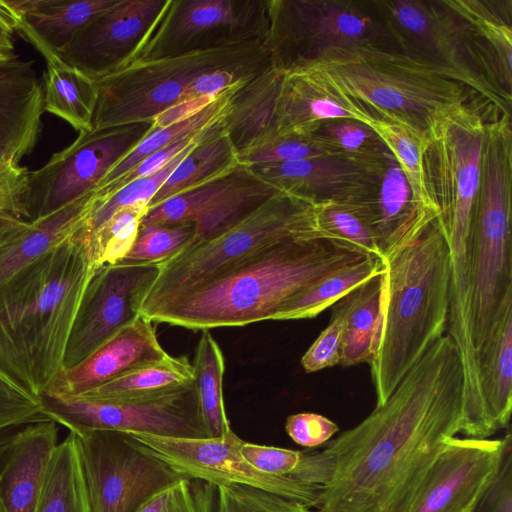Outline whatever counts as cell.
I'll return each mask as SVG.
<instances>
[{"label": "cell", "mask_w": 512, "mask_h": 512, "mask_svg": "<svg viewBox=\"0 0 512 512\" xmlns=\"http://www.w3.org/2000/svg\"><path fill=\"white\" fill-rule=\"evenodd\" d=\"M120 0H0L14 25L44 57L59 53L78 31Z\"/></svg>", "instance_id": "cell-24"}, {"label": "cell", "mask_w": 512, "mask_h": 512, "mask_svg": "<svg viewBox=\"0 0 512 512\" xmlns=\"http://www.w3.org/2000/svg\"><path fill=\"white\" fill-rule=\"evenodd\" d=\"M170 355L158 342L152 321L140 315L77 365L63 368L46 391L79 396Z\"/></svg>", "instance_id": "cell-22"}, {"label": "cell", "mask_w": 512, "mask_h": 512, "mask_svg": "<svg viewBox=\"0 0 512 512\" xmlns=\"http://www.w3.org/2000/svg\"><path fill=\"white\" fill-rule=\"evenodd\" d=\"M19 162L11 151L0 146V208L23 217L22 196L29 171Z\"/></svg>", "instance_id": "cell-50"}, {"label": "cell", "mask_w": 512, "mask_h": 512, "mask_svg": "<svg viewBox=\"0 0 512 512\" xmlns=\"http://www.w3.org/2000/svg\"><path fill=\"white\" fill-rule=\"evenodd\" d=\"M267 1L168 0L131 63L264 42Z\"/></svg>", "instance_id": "cell-12"}, {"label": "cell", "mask_w": 512, "mask_h": 512, "mask_svg": "<svg viewBox=\"0 0 512 512\" xmlns=\"http://www.w3.org/2000/svg\"><path fill=\"white\" fill-rule=\"evenodd\" d=\"M50 420L40 397L0 368V431Z\"/></svg>", "instance_id": "cell-46"}, {"label": "cell", "mask_w": 512, "mask_h": 512, "mask_svg": "<svg viewBox=\"0 0 512 512\" xmlns=\"http://www.w3.org/2000/svg\"><path fill=\"white\" fill-rule=\"evenodd\" d=\"M195 237L192 222L140 226L131 249L117 264H162L190 246Z\"/></svg>", "instance_id": "cell-40"}, {"label": "cell", "mask_w": 512, "mask_h": 512, "mask_svg": "<svg viewBox=\"0 0 512 512\" xmlns=\"http://www.w3.org/2000/svg\"><path fill=\"white\" fill-rule=\"evenodd\" d=\"M221 122L222 120L153 175L136 179L106 197H95V202L88 219L89 235L104 224L119 209L137 203L149 205L151 199L182 159L202 140L216 131L221 126Z\"/></svg>", "instance_id": "cell-39"}, {"label": "cell", "mask_w": 512, "mask_h": 512, "mask_svg": "<svg viewBox=\"0 0 512 512\" xmlns=\"http://www.w3.org/2000/svg\"><path fill=\"white\" fill-rule=\"evenodd\" d=\"M381 260V333L370 363L376 405L447 331L451 292L450 251L437 219Z\"/></svg>", "instance_id": "cell-5"}, {"label": "cell", "mask_w": 512, "mask_h": 512, "mask_svg": "<svg viewBox=\"0 0 512 512\" xmlns=\"http://www.w3.org/2000/svg\"><path fill=\"white\" fill-rule=\"evenodd\" d=\"M58 444V427L52 420L17 430L0 462L4 512H36Z\"/></svg>", "instance_id": "cell-23"}, {"label": "cell", "mask_w": 512, "mask_h": 512, "mask_svg": "<svg viewBox=\"0 0 512 512\" xmlns=\"http://www.w3.org/2000/svg\"><path fill=\"white\" fill-rule=\"evenodd\" d=\"M240 453L253 468L264 474L290 477L304 452L244 441Z\"/></svg>", "instance_id": "cell-47"}, {"label": "cell", "mask_w": 512, "mask_h": 512, "mask_svg": "<svg viewBox=\"0 0 512 512\" xmlns=\"http://www.w3.org/2000/svg\"><path fill=\"white\" fill-rule=\"evenodd\" d=\"M192 367L200 414L208 438L229 434L232 429L226 415L222 392L224 357L208 330H203Z\"/></svg>", "instance_id": "cell-30"}, {"label": "cell", "mask_w": 512, "mask_h": 512, "mask_svg": "<svg viewBox=\"0 0 512 512\" xmlns=\"http://www.w3.org/2000/svg\"><path fill=\"white\" fill-rule=\"evenodd\" d=\"M192 382L193 367L187 359L170 356L165 361L136 369L79 396L96 400L150 397Z\"/></svg>", "instance_id": "cell-32"}, {"label": "cell", "mask_w": 512, "mask_h": 512, "mask_svg": "<svg viewBox=\"0 0 512 512\" xmlns=\"http://www.w3.org/2000/svg\"><path fill=\"white\" fill-rule=\"evenodd\" d=\"M0 512H4V508H3V505H2L1 499H0Z\"/></svg>", "instance_id": "cell-56"}, {"label": "cell", "mask_w": 512, "mask_h": 512, "mask_svg": "<svg viewBox=\"0 0 512 512\" xmlns=\"http://www.w3.org/2000/svg\"><path fill=\"white\" fill-rule=\"evenodd\" d=\"M319 236L326 237L319 229L317 204L279 191L222 235L190 245L162 263L142 309L207 279L259 248L282 240Z\"/></svg>", "instance_id": "cell-9"}, {"label": "cell", "mask_w": 512, "mask_h": 512, "mask_svg": "<svg viewBox=\"0 0 512 512\" xmlns=\"http://www.w3.org/2000/svg\"><path fill=\"white\" fill-rule=\"evenodd\" d=\"M343 323L332 316L328 326L320 333L301 358L307 373L333 367L341 363Z\"/></svg>", "instance_id": "cell-48"}, {"label": "cell", "mask_w": 512, "mask_h": 512, "mask_svg": "<svg viewBox=\"0 0 512 512\" xmlns=\"http://www.w3.org/2000/svg\"><path fill=\"white\" fill-rule=\"evenodd\" d=\"M74 435L90 512H137L152 495L186 478L125 432Z\"/></svg>", "instance_id": "cell-13"}, {"label": "cell", "mask_w": 512, "mask_h": 512, "mask_svg": "<svg viewBox=\"0 0 512 512\" xmlns=\"http://www.w3.org/2000/svg\"><path fill=\"white\" fill-rule=\"evenodd\" d=\"M471 512H512V437L507 440L496 475Z\"/></svg>", "instance_id": "cell-49"}, {"label": "cell", "mask_w": 512, "mask_h": 512, "mask_svg": "<svg viewBox=\"0 0 512 512\" xmlns=\"http://www.w3.org/2000/svg\"><path fill=\"white\" fill-rule=\"evenodd\" d=\"M264 45L271 66L290 70L329 47L377 43L376 23L351 2L268 0Z\"/></svg>", "instance_id": "cell-15"}, {"label": "cell", "mask_w": 512, "mask_h": 512, "mask_svg": "<svg viewBox=\"0 0 512 512\" xmlns=\"http://www.w3.org/2000/svg\"><path fill=\"white\" fill-rule=\"evenodd\" d=\"M277 192L239 164L226 175L149 209L140 226L192 222L196 226L194 245L230 230Z\"/></svg>", "instance_id": "cell-18"}, {"label": "cell", "mask_w": 512, "mask_h": 512, "mask_svg": "<svg viewBox=\"0 0 512 512\" xmlns=\"http://www.w3.org/2000/svg\"><path fill=\"white\" fill-rule=\"evenodd\" d=\"M160 272L159 263L98 267L73 326L64 368L82 362L137 320Z\"/></svg>", "instance_id": "cell-17"}, {"label": "cell", "mask_w": 512, "mask_h": 512, "mask_svg": "<svg viewBox=\"0 0 512 512\" xmlns=\"http://www.w3.org/2000/svg\"><path fill=\"white\" fill-rule=\"evenodd\" d=\"M463 418L462 361L444 334L383 404L322 450L304 452L290 477L320 487L318 512H407Z\"/></svg>", "instance_id": "cell-1"}, {"label": "cell", "mask_w": 512, "mask_h": 512, "mask_svg": "<svg viewBox=\"0 0 512 512\" xmlns=\"http://www.w3.org/2000/svg\"><path fill=\"white\" fill-rule=\"evenodd\" d=\"M479 110L468 104L451 115L438 127L423 152L425 182L448 243L451 287L456 292L465 291L468 285L486 125Z\"/></svg>", "instance_id": "cell-8"}, {"label": "cell", "mask_w": 512, "mask_h": 512, "mask_svg": "<svg viewBox=\"0 0 512 512\" xmlns=\"http://www.w3.org/2000/svg\"><path fill=\"white\" fill-rule=\"evenodd\" d=\"M153 129L150 121L79 133L42 167L28 172L23 217L33 220L93 193L110 169Z\"/></svg>", "instance_id": "cell-11"}, {"label": "cell", "mask_w": 512, "mask_h": 512, "mask_svg": "<svg viewBox=\"0 0 512 512\" xmlns=\"http://www.w3.org/2000/svg\"><path fill=\"white\" fill-rule=\"evenodd\" d=\"M47 416L80 435L91 431L208 438L194 382L150 397L96 400L49 391L40 396Z\"/></svg>", "instance_id": "cell-10"}, {"label": "cell", "mask_w": 512, "mask_h": 512, "mask_svg": "<svg viewBox=\"0 0 512 512\" xmlns=\"http://www.w3.org/2000/svg\"><path fill=\"white\" fill-rule=\"evenodd\" d=\"M382 274L355 287L334 303L332 316L343 323L341 365L370 364L381 333Z\"/></svg>", "instance_id": "cell-27"}, {"label": "cell", "mask_w": 512, "mask_h": 512, "mask_svg": "<svg viewBox=\"0 0 512 512\" xmlns=\"http://www.w3.org/2000/svg\"><path fill=\"white\" fill-rule=\"evenodd\" d=\"M239 88L223 93L214 102L191 117L166 127L153 129L136 147L110 169L97 185L94 192H98L113 184L151 154L220 122L227 111L233 94Z\"/></svg>", "instance_id": "cell-31"}, {"label": "cell", "mask_w": 512, "mask_h": 512, "mask_svg": "<svg viewBox=\"0 0 512 512\" xmlns=\"http://www.w3.org/2000/svg\"><path fill=\"white\" fill-rule=\"evenodd\" d=\"M140 448L182 476L214 486L255 487L314 508L320 487L295 479L264 474L241 455L243 440L233 431L215 438H180L125 432Z\"/></svg>", "instance_id": "cell-16"}, {"label": "cell", "mask_w": 512, "mask_h": 512, "mask_svg": "<svg viewBox=\"0 0 512 512\" xmlns=\"http://www.w3.org/2000/svg\"><path fill=\"white\" fill-rule=\"evenodd\" d=\"M94 192L33 220L0 248V289L88 226Z\"/></svg>", "instance_id": "cell-26"}, {"label": "cell", "mask_w": 512, "mask_h": 512, "mask_svg": "<svg viewBox=\"0 0 512 512\" xmlns=\"http://www.w3.org/2000/svg\"><path fill=\"white\" fill-rule=\"evenodd\" d=\"M14 25L0 4V62L18 57L14 45Z\"/></svg>", "instance_id": "cell-53"}, {"label": "cell", "mask_w": 512, "mask_h": 512, "mask_svg": "<svg viewBox=\"0 0 512 512\" xmlns=\"http://www.w3.org/2000/svg\"><path fill=\"white\" fill-rule=\"evenodd\" d=\"M216 487V512H318L297 501L238 484Z\"/></svg>", "instance_id": "cell-45"}, {"label": "cell", "mask_w": 512, "mask_h": 512, "mask_svg": "<svg viewBox=\"0 0 512 512\" xmlns=\"http://www.w3.org/2000/svg\"><path fill=\"white\" fill-rule=\"evenodd\" d=\"M294 69L317 72L374 118L403 124L425 144L469 104L466 86L450 72L378 43L329 47Z\"/></svg>", "instance_id": "cell-6"}, {"label": "cell", "mask_w": 512, "mask_h": 512, "mask_svg": "<svg viewBox=\"0 0 512 512\" xmlns=\"http://www.w3.org/2000/svg\"><path fill=\"white\" fill-rule=\"evenodd\" d=\"M385 5L390 17L416 41V46L432 52L431 63L450 72L496 108L510 112L511 95L504 91L487 63L485 45L447 1L398 0Z\"/></svg>", "instance_id": "cell-14"}, {"label": "cell", "mask_w": 512, "mask_h": 512, "mask_svg": "<svg viewBox=\"0 0 512 512\" xmlns=\"http://www.w3.org/2000/svg\"><path fill=\"white\" fill-rule=\"evenodd\" d=\"M268 64L264 42L132 62L96 80L93 129L150 122L182 102L217 98L234 85L232 68Z\"/></svg>", "instance_id": "cell-7"}, {"label": "cell", "mask_w": 512, "mask_h": 512, "mask_svg": "<svg viewBox=\"0 0 512 512\" xmlns=\"http://www.w3.org/2000/svg\"><path fill=\"white\" fill-rule=\"evenodd\" d=\"M285 429L295 443L307 448L327 443L339 431L336 423L323 415L311 412L290 415L286 420Z\"/></svg>", "instance_id": "cell-51"}, {"label": "cell", "mask_w": 512, "mask_h": 512, "mask_svg": "<svg viewBox=\"0 0 512 512\" xmlns=\"http://www.w3.org/2000/svg\"><path fill=\"white\" fill-rule=\"evenodd\" d=\"M18 429L19 428H12V429L0 431V462H1L5 452L8 450Z\"/></svg>", "instance_id": "cell-55"}, {"label": "cell", "mask_w": 512, "mask_h": 512, "mask_svg": "<svg viewBox=\"0 0 512 512\" xmlns=\"http://www.w3.org/2000/svg\"><path fill=\"white\" fill-rule=\"evenodd\" d=\"M367 125L378 134L399 163L409 183L413 203L439 216L424 177L423 152L426 144L412 130L396 121L373 118Z\"/></svg>", "instance_id": "cell-38"}, {"label": "cell", "mask_w": 512, "mask_h": 512, "mask_svg": "<svg viewBox=\"0 0 512 512\" xmlns=\"http://www.w3.org/2000/svg\"><path fill=\"white\" fill-rule=\"evenodd\" d=\"M43 85L33 61L16 57L0 62V146L19 160L38 139L43 113Z\"/></svg>", "instance_id": "cell-25"}, {"label": "cell", "mask_w": 512, "mask_h": 512, "mask_svg": "<svg viewBox=\"0 0 512 512\" xmlns=\"http://www.w3.org/2000/svg\"><path fill=\"white\" fill-rule=\"evenodd\" d=\"M449 439L423 477L407 512H471L496 475L507 440Z\"/></svg>", "instance_id": "cell-20"}, {"label": "cell", "mask_w": 512, "mask_h": 512, "mask_svg": "<svg viewBox=\"0 0 512 512\" xmlns=\"http://www.w3.org/2000/svg\"><path fill=\"white\" fill-rule=\"evenodd\" d=\"M168 0H120L88 22L59 53L93 80L127 66Z\"/></svg>", "instance_id": "cell-21"}, {"label": "cell", "mask_w": 512, "mask_h": 512, "mask_svg": "<svg viewBox=\"0 0 512 512\" xmlns=\"http://www.w3.org/2000/svg\"><path fill=\"white\" fill-rule=\"evenodd\" d=\"M43 58V110L62 118L79 133L91 131L98 99L96 80L66 64L59 55Z\"/></svg>", "instance_id": "cell-28"}, {"label": "cell", "mask_w": 512, "mask_h": 512, "mask_svg": "<svg viewBox=\"0 0 512 512\" xmlns=\"http://www.w3.org/2000/svg\"><path fill=\"white\" fill-rule=\"evenodd\" d=\"M36 512H90L73 433L58 444Z\"/></svg>", "instance_id": "cell-33"}, {"label": "cell", "mask_w": 512, "mask_h": 512, "mask_svg": "<svg viewBox=\"0 0 512 512\" xmlns=\"http://www.w3.org/2000/svg\"><path fill=\"white\" fill-rule=\"evenodd\" d=\"M484 414L489 437L509 427L512 410V321L495 342L481 374Z\"/></svg>", "instance_id": "cell-35"}, {"label": "cell", "mask_w": 512, "mask_h": 512, "mask_svg": "<svg viewBox=\"0 0 512 512\" xmlns=\"http://www.w3.org/2000/svg\"><path fill=\"white\" fill-rule=\"evenodd\" d=\"M477 34L493 58L503 89L511 95L512 29L504 19V8L497 9L486 1H447Z\"/></svg>", "instance_id": "cell-36"}, {"label": "cell", "mask_w": 512, "mask_h": 512, "mask_svg": "<svg viewBox=\"0 0 512 512\" xmlns=\"http://www.w3.org/2000/svg\"><path fill=\"white\" fill-rule=\"evenodd\" d=\"M216 487L180 479L152 495L137 512H216Z\"/></svg>", "instance_id": "cell-43"}, {"label": "cell", "mask_w": 512, "mask_h": 512, "mask_svg": "<svg viewBox=\"0 0 512 512\" xmlns=\"http://www.w3.org/2000/svg\"><path fill=\"white\" fill-rule=\"evenodd\" d=\"M97 269L87 226L0 289V368L38 397L64 368Z\"/></svg>", "instance_id": "cell-3"}, {"label": "cell", "mask_w": 512, "mask_h": 512, "mask_svg": "<svg viewBox=\"0 0 512 512\" xmlns=\"http://www.w3.org/2000/svg\"><path fill=\"white\" fill-rule=\"evenodd\" d=\"M219 123V122H218ZM217 124V123H216ZM214 124V125H216ZM214 125L208 127L207 129L175 143L151 154L144 160H142L137 166H135L130 172H128L125 176L114 182L113 184L107 186L106 188L94 192L95 197L103 198L106 197L119 188L127 185L128 183L142 178L146 176L153 175L154 173L161 170L167 163H169L173 158H175L180 152H182L186 147L200 139L204 136Z\"/></svg>", "instance_id": "cell-52"}, {"label": "cell", "mask_w": 512, "mask_h": 512, "mask_svg": "<svg viewBox=\"0 0 512 512\" xmlns=\"http://www.w3.org/2000/svg\"><path fill=\"white\" fill-rule=\"evenodd\" d=\"M238 165L237 153L221 124L182 159L151 199L148 210L175 195L222 177Z\"/></svg>", "instance_id": "cell-29"}, {"label": "cell", "mask_w": 512, "mask_h": 512, "mask_svg": "<svg viewBox=\"0 0 512 512\" xmlns=\"http://www.w3.org/2000/svg\"><path fill=\"white\" fill-rule=\"evenodd\" d=\"M385 154L326 155L246 167L275 189L313 204L376 203L385 167Z\"/></svg>", "instance_id": "cell-19"}, {"label": "cell", "mask_w": 512, "mask_h": 512, "mask_svg": "<svg viewBox=\"0 0 512 512\" xmlns=\"http://www.w3.org/2000/svg\"><path fill=\"white\" fill-rule=\"evenodd\" d=\"M511 188V123L493 120L485 127L468 265L473 392L465 409L472 417L484 416L482 369L495 342L512 321Z\"/></svg>", "instance_id": "cell-4"}, {"label": "cell", "mask_w": 512, "mask_h": 512, "mask_svg": "<svg viewBox=\"0 0 512 512\" xmlns=\"http://www.w3.org/2000/svg\"><path fill=\"white\" fill-rule=\"evenodd\" d=\"M148 205L137 203L116 211L89 235L91 254L96 266L114 265L131 249Z\"/></svg>", "instance_id": "cell-41"}, {"label": "cell", "mask_w": 512, "mask_h": 512, "mask_svg": "<svg viewBox=\"0 0 512 512\" xmlns=\"http://www.w3.org/2000/svg\"><path fill=\"white\" fill-rule=\"evenodd\" d=\"M368 257L371 255L327 237L282 240L259 248L207 279L142 309L141 315L152 322L193 330L274 320L294 297Z\"/></svg>", "instance_id": "cell-2"}, {"label": "cell", "mask_w": 512, "mask_h": 512, "mask_svg": "<svg viewBox=\"0 0 512 512\" xmlns=\"http://www.w3.org/2000/svg\"><path fill=\"white\" fill-rule=\"evenodd\" d=\"M319 229L363 253L380 258L375 233L376 203L327 202L317 204Z\"/></svg>", "instance_id": "cell-37"}, {"label": "cell", "mask_w": 512, "mask_h": 512, "mask_svg": "<svg viewBox=\"0 0 512 512\" xmlns=\"http://www.w3.org/2000/svg\"><path fill=\"white\" fill-rule=\"evenodd\" d=\"M383 272L382 260L374 256L368 257L325 277L294 297L281 308L274 320L314 318L349 291Z\"/></svg>", "instance_id": "cell-34"}, {"label": "cell", "mask_w": 512, "mask_h": 512, "mask_svg": "<svg viewBox=\"0 0 512 512\" xmlns=\"http://www.w3.org/2000/svg\"><path fill=\"white\" fill-rule=\"evenodd\" d=\"M28 223V220L0 208V248L9 242Z\"/></svg>", "instance_id": "cell-54"}, {"label": "cell", "mask_w": 512, "mask_h": 512, "mask_svg": "<svg viewBox=\"0 0 512 512\" xmlns=\"http://www.w3.org/2000/svg\"><path fill=\"white\" fill-rule=\"evenodd\" d=\"M312 136L336 155L383 156L389 151L369 125L352 119L325 122Z\"/></svg>", "instance_id": "cell-42"}, {"label": "cell", "mask_w": 512, "mask_h": 512, "mask_svg": "<svg viewBox=\"0 0 512 512\" xmlns=\"http://www.w3.org/2000/svg\"><path fill=\"white\" fill-rule=\"evenodd\" d=\"M332 153L315 137L296 135L275 136L244 150L237 155L243 166L316 158Z\"/></svg>", "instance_id": "cell-44"}]
</instances>
